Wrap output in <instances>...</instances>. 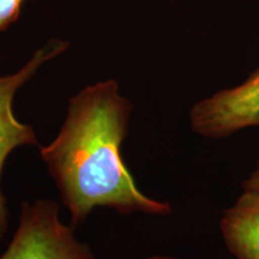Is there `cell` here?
<instances>
[{"label":"cell","mask_w":259,"mask_h":259,"mask_svg":"<svg viewBox=\"0 0 259 259\" xmlns=\"http://www.w3.org/2000/svg\"><path fill=\"white\" fill-rule=\"evenodd\" d=\"M132 105L114 79L85 87L70 99L67 115L57 138L40 150L71 227L82 223L97 206L122 215L170 213L169 204L149 198L136 185L121 154Z\"/></svg>","instance_id":"obj_1"},{"label":"cell","mask_w":259,"mask_h":259,"mask_svg":"<svg viewBox=\"0 0 259 259\" xmlns=\"http://www.w3.org/2000/svg\"><path fill=\"white\" fill-rule=\"evenodd\" d=\"M0 259H96L89 246L74 238L59 220V204H22L19 225Z\"/></svg>","instance_id":"obj_2"},{"label":"cell","mask_w":259,"mask_h":259,"mask_svg":"<svg viewBox=\"0 0 259 259\" xmlns=\"http://www.w3.org/2000/svg\"><path fill=\"white\" fill-rule=\"evenodd\" d=\"M69 46L67 41L51 38L32 54L17 72L0 76V179L6 158L12 150L22 145H38L34 128L16 118L12 108L16 93L35 76L42 65L63 54ZM8 218L6 199L0 189V239L8 229Z\"/></svg>","instance_id":"obj_3"},{"label":"cell","mask_w":259,"mask_h":259,"mask_svg":"<svg viewBox=\"0 0 259 259\" xmlns=\"http://www.w3.org/2000/svg\"><path fill=\"white\" fill-rule=\"evenodd\" d=\"M190 122L196 134L211 139L259 127V67L240 85L197 102L190 112Z\"/></svg>","instance_id":"obj_4"},{"label":"cell","mask_w":259,"mask_h":259,"mask_svg":"<svg viewBox=\"0 0 259 259\" xmlns=\"http://www.w3.org/2000/svg\"><path fill=\"white\" fill-rule=\"evenodd\" d=\"M220 227L236 259H259V192L245 190L223 213Z\"/></svg>","instance_id":"obj_5"},{"label":"cell","mask_w":259,"mask_h":259,"mask_svg":"<svg viewBox=\"0 0 259 259\" xmlns=\"http://www.w3.org/2000/svg\"><path fill=\"white\" fill-rule=\"evenodd\" d=\"M24 0H0V31L14 24L19 17Z\"/></svg>","instance_id":"obj_6"},{"label":"cell","mask_w":259,"mask_h":259,"mask_svg":"<svg viewBox=\"0 0 259 259\" xmlns=\"http://www.w3.org/2000/svg\"><path fill=\"white\" fill-rule=\"evenodd\" d=\"M242 187H244V190L259 192V161L253 171L250 174V177L244 181Z\"/></svg>","instance_id":"obj_7"},{"label":"cell","mask_w":259,"mask_h":259,"mask_svg":"<svg viewBox=\"0 0 259 259\" xmlns=\"http://www.w3.org/2000/svg\"><path fill=\"white\" fill-rule=\"evenodd\" d=\"M145 259H174L171 257H164V255H153V257H149Z\"/></svg>","instance_id":"obj_8"}]
</instances>
